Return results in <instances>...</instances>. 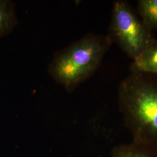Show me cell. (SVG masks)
<instances>
[{
    "mask_svg": "<svg viewBox=\"0 0 157 157\" xmlns=\"http://www.w3.org/2000/svg\"><path fill=\"white\" fill-rule=\"evenodd\" d=\"M137 12L143 22L151 31L157 30V0H140Z\"/></svg>",
    "mask_w": 157,
    "mask_h": 157,
    "instance_id": "cell-7",
    "label": "cell"
},
{
    "mask_svg": "<svg viewBox=\"0 0 157 157\" xmlns=\"http://www.w3.org/2000/svg\"><path fill=\"white\" fill-rule=\"evenodd\" d=\"M18 23L15 3L11 0H0V37L11 33Z\"/></svg>",
    "mask_w": 157,
    "mask_h": 157,
    "instance_id": "cell-5",
    "label": "cell"
},
{
    "mask_svg": "<svg viewBox=\"0 0 157 157\" xmlns=\"http://www.w3.org/2000/svg\"><path fill=\"white\" fill-rule=\"evenodd\" d=\"M112 44L108 35H86L55 56L49 73L67 91H72L100 67Z\"/></svg>",
    "mask_w": 157,
    "mask_h": 157,
    "instance_id": "cell-2",
    "label": "cell"
},
{
    "mask_svg": "<svg viewBox=\"0 0 157 157\" xmlns=\"http://www.w3.org/2000/svg\"><path fill=\"white\" fill-rule=\"evenodd\" d=\"M111 157H157V151L132 141L115 146Z\"/></svg>",
    "mask_w": 157,
    "mask_h": 157,
    "instance_id": "cell-6",
    "label": "cell"
},
{
    "mask_svg": "<svg viewBox=\"0 0 157 157\" xmlns=\"http://www.w3.org/2000/svg\"><path fill=\"white\" fill-rule=\"evenodd\" d=\"M118 103L132 141L157 151V76L131 67L119 87Z\"/></svg>",
    "mask_w": 157,
    "mask_h": 157,
    "instance_id": "cell-1",
    "label": "cell"
},
{
    "mask_svg": "<svg viewBox=\"0 0 157 157\" xmlns=\"http://www.w3.org/2000/svg\"><path fill=\"white\" fill-rule=\"evenodd\" d=\"M132 67L157 76V39H154L133 61Z\"/></svg>",
    "mask_w": 157,
    "mask_h": 157,
    "instance_id": "cell-4",
    "label": "cell"
},
{
    "mask_svg": "<svg viewBox=\"0 0 157 157\" xmlns=\"http://www.w3.org/2000/svg\"><path fill=\"white\" fill-rule=\"evenodd\" d=\"M107 35L133 61L154 39L151 31L125 1L113 3Z\"/></svg>",
    "mask_w": 157,
    "mask_h": 157,
    "instance_id": "cell-3",
    "label": "cell"
}]
</instances>
